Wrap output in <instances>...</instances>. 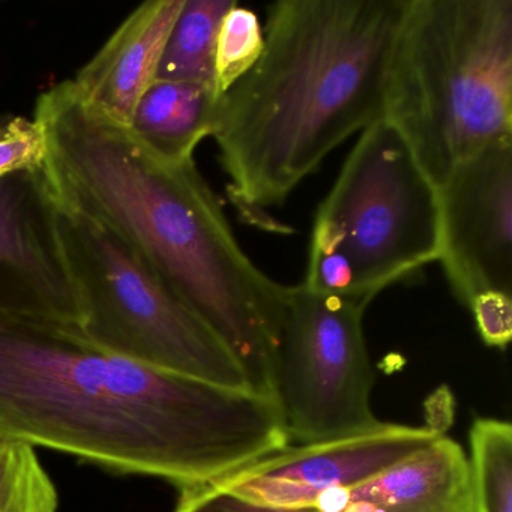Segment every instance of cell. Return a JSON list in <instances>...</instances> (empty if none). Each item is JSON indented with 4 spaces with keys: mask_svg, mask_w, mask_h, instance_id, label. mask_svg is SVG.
I'll return each mask as SVG.
<instances>
[{
    "mask_svg": "<svg viewBox=\"0 0 512 512\" xmlns=\"http://www.w3.org/2000/svg\"><path fill=\"white\" fill-rule=\"evenodd\" d=\"M368 305L289 286L272 362L271 397L290 445L382 425L371 410L374 371L364 337Z\"/></svg>",
    "mask_w": 512,
    "mask_h": 512,
    "instance_id": "cell-7",
    "label": "cell"
},
{
    "mask_svg": "<svg viewBox=\"0 0 512 512\" xmlns=\"http://www.w3.org/2000/svg\"><path fill=\"white\" fill-rule=\"evenodd\" d=\"M221 98L209 86L155 80L140 97L127 128L155 157L185 163L214 134Z\"/></svg>",
    "mask_w": 512,
    "mask_h": 512,
    "instance_id": "cell-13",
    "label": "cell"
},
{
    "mask_svg": "<svg viewBox=\"0 0 512 512\" xmlns=\"http://www.w3.org/2000/svg\"><path fill=\"white\" fill-rule=\"evenodd\" d=\"M236 4L233 0H184L167 37L155 80L215 89L218 32Z\"/></svg>",
    "mask_w": 512,
    "mask_h": 512,
    "instance_id": "cell-14",
    "label": "cell"
},
{
    "mask_svg": "<svg viewBox=\"0 0 512 512\" xmlns=\"http://www.w3.org/2000/svg\"><path fill=\"white\" fill-rule=\"evenodd\" d=\"M299 512H472L469 457L445 434L421 451Z\"/></svg>",
    "mask_w": 512,
    "mask_h": 512,
    "instance_id": "cell-11",
    "label": "cell"
},
{
    "mask_svg": "<svg viewBox=\"0 0 512 512\" xmlns=\"http://www.w3.org/2000/svg\"><path fill=\"white\" fill-rule=\"evenodd\" d=\"M407 0H281L263 52L223 98L214 137L245 214L286 202L353 134L383 118Z\"/></svg>",
    "mask_w": 512,
    "mask_h": 512,
    "instance_id": "cell-3",
    "label": "cell"
},
{
    "mask_svg": "<svg viewBox=\"0 0 512 512\" xmlns=\"http://www.w3.org/2000/svg\"><path fill=\"white\" fill-rule=\"evenodd\" d=\"M440 256L455 296H512V142L458 166L437 188Z\"/></svg>",
    "mask_w": 512,
    "mask_h": 512,
    "instance_id": "cell-8",
    "label": "cell"
},
{
    "mask_svg": "<svg viewBox=\"0 0 512 512\" xmlns=\"http://www.w3.org/2000/svg\"><path fill=\"white\" fill-rule=\"evenodd\" d=\"M59 494L34 446L0 437V512H58Z\"/></svg>",
    "mask_w": 512,
    "mask_h": 512,
    "instance_id": "cell-16",
    "label": "cell"
},
{
    "mask_svg": "<svg viewBox=\"0 0 512 512\" xmlns=\"http://www.w3.org/2000/svg\"><path fill=\"white\" fill-rule=\"evenodd\" d=\"M439 194L386 119L359 133L320 203L302 286L370 305L439 262Z\"/></svg>",
    "mask_w": 512,
    "mask_h": 512,
    "instance_id": "cell-5",
    "label": "cell"
},
{
    "mask_svg": "<svg viewBox=\"0 0 512 512\" xmlns=\"http://www.w3.org/2000/svg\"><path fill=\"white\" fill-rule=\"evenodd\" d=\"M472 512H512V427L478 418L469 433Z\"/></svg>",
    "mask_w": 512,
    "mask_h": 512,
    "instance_id": "cell-15",
    "label": "cell"
},
{
    "mask_svg": "<svg viewBox=\"0 0 512 512\" xmlns=\"http://www.w3.org/2000/svg\"><path fill=\"white\" fill-rule=\"evenodd\" d=\"M182 5L184 0H151L131 13L71 80L83 98L128 127L140 97L155 82Z\"/></svg>",
    "mask_w": 512,
    "mask_h": 512,
    "instance_id": "cell-12",
    "label": "cell"
},
{
    "mask_svg": "<svg viewBox=\"0 0 512 512\" xmlns=\"http://www.w3.org/2000/svg\"><path fill=\"white\" fill-rule=\"evenodd\" d=\"M175 512H292L260 508L218 490L214 484L182 488Z\"/></svg>",
    "mask_w": 512,
    "mask_h": 512,
    "instance_id": "cell-20",
    "label": "cell"
},
{
    "mask_svg": "<svg viewBox=\"0 0 512 512\" xmlns=\"http://www.w3.org/2000/svg\"><path fill=\"white\" fill-rule=\"evenodd\" d=\"M467 308L485 346L505 350L512 338V296L500 292L481 293Z\"/></svg>",
    "mask_w": 512,
    "mask_h": 512,
    "instance_id": "cell-19",
    "label": "cell"
},
{
    "mask_svg": "<svg viewBox=\"0 0 512 512\" xmlns=\"http://www.w3.org/2000/svg\"><path fill=\"white\" fill-rule=\"evenodd\" d=\"M0 437L182 488L289 446L272 398L158 370L79 326L0 317Z\"/></svg>",
    "mask_w": 512,
    "mask_h": 512,
    "instance_id": "cell-1",
    "label": "cell"
},
{
    "mask_svg": "<svg viewBox=\"0 0 512 512\" xmlns=\"http://www.w3.org/2000/svg\"><path fill=\"white\" fill-rule=\"evenodd\" d=\"M56 232L89 340L158 370L251 391L217 335L116 233L58 202Z\"/></svg>",
    "mask_w": 512,
    "mask_h": 512,
    "instance_id": "cell-6",
    "label": "cell"
},
{
    "mask_svg": "<svg viewBox=\"0 0 512 512\" xmlns=\"http://www.w3.org/2000/svg\"><path fill=\"white\" fill-rule=\"evenodd\" d=\"M53 197L130 245L232 350L256 346L283 284L242 250L196 161L167 163L83 98L71 80L37 98Z\"/></svg>",
    "mask_w": 512,
    "mask_h": 512,
    "instance_id": "cell-2",
    "label": "cell"
},
{
    "mask_svg": "<svg viewBox=\"0 0 512 512\" xmlns=\"http://www.w3.org/2000/svg\"><path fill=\"white\" fill-rule=\"evenodd\" d=\"M263 28L254 11L232 8L221 23L215 50V92L224 97L244 79L263 52Z\"/></svg>",
    "mask_w": 512,
    "mask_h": 512,
    "instance_id": "cell-17",
    "label": "cell"
},
{
    "mask_svg": "<svg viewBox=\"0 0 512 512\" xmlns=\"http://www.w3.org/2000/svg\"><path fill=\"white\" fill-rule=\"evenodd\" d=\"M440 436L439 428L382 422L365 433L286 446L211 484L260 508L299 512L326 491L364 481Z\"/></svg>",
    "mask_w": 512,
    "mask_h": 512,
    "instance_id": "cell-10",
    "label": "cell"
},
{
    "mask_svg": "<svg viewBox=\"0 0 512 512\" xmlns=\"http://www.w3.org/2000/svg\"><path fill=\"white\" fill-rule=\"evenodd\" d=\"M383 119L439 188L464 161L512 142V0H407Z\"/></svg>",
    "mask_w": 512,
    "mask_h": 512,
    "instance_id": "cell-4",
    "label": "cell"
},
{
    "mask_svg": "<svg viewBox=\"0 0 512 512\" xmlns=\"http://www.w3.org/2000/svg\"><path fill=\"white\" fill-rule=\"evenodd\" d=\"M46 140L35 119L0 118V176L44 166Z\"/></svg>",
    "mask_w": 512,
    "mask_h": 512,
    "instance_id": "cell-18",
    "label": "cell"
},
{
    "mask_svg": "<svg viewBox=\"0 0 512 512\" xmlns=\"http://www.w3.org/2000/svg\"><path fill=\"white\" fill-rule=\"evenodd\" d=\"M0 317L82 326L43 167L0 176Z\"/></svg>",
    "mask_w": 512,
    "mask_h": 512,
    "instance_id": "cell-9",
    "label": "cell"
}]
</instances>
